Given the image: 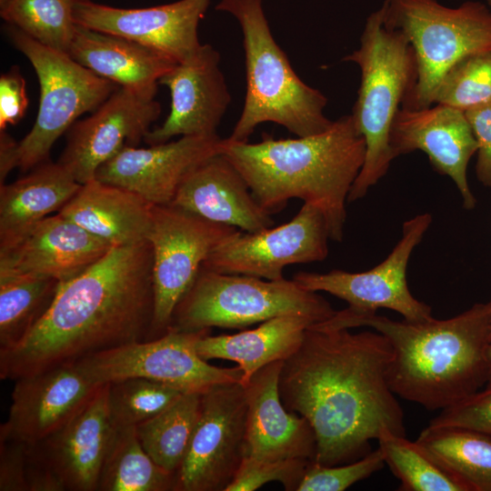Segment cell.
I'll return each instance as SVG.
<instances>
[{
  "label": "cell",
  "mask_w": 491,
  "mask_h": 491,
  "mask_svg": "<svg viewBox=\"0 0 491 491\" xmlns=\"http://www.w3.org/2000/svg\"><path fill=\"white\" fill-rule=\"evenodd\" d=\"M222 140L215 134L181 136L149 147L125 145L98 168L95 178L128 189L152 205H169L185 177L220 153Z\"/></svg>",
  "instance_id": "cell-19"
},
{
  "label": "cell",
  "mask_w": 491,
  "mask_h": 491,
  "mask_svg": "<svg viewBox=\"0 0 491 491\" xmlns=\"http://www.w3.org/2000/svg\"><path fill=\"white\" fill-rule=\"evenodd\" d=\"M169 328L163 336L90 355L75 364L95 384L145 378L184 393H203L214 386L241 382L243 372L218 367L199 356L195 342L205 331Z\"/></svg>",
  "instance_id": "cell-10"
},
{
  "label": "cell",
  "mask_w": 491,
  "mask_h": 491,
  "mask_svg": "<svg viewBox=\"0 0 491 491\" xmlns=\"http://www.w3.org/2000/svg\"><path fill=\"white\" fill-rule=\"evenodd\" d=\"M114 246L57 213L39 222L0 268L67 281L90 267Z\"/></svg>",
  "instance_id": "cell-24"
},
{
  "label": "cell",
  "mask_w": 491,
  "mask_h": 491,
  "mask_svg": "<svg viewBox=\"0 0 491 491\" xmlns=\"http://www.w3.org/2000/svg\"><path fill=\"white\" fill-rule=\"evenodd\" d=\"M237 228L209 221L173 205H153L147 241L153 251L154 317L150 339L169 328L178 303L205 260Z\"/></svg>",
  "instance_id": "cell-11"
},
{
  "label": "cell",
  "mask_w": 491,
  "mask_h": 491,
  "mask_svg": "<svg viewBox=\"0 0 491 491\" xmlns=\"http://www.w3.org/2000/svg\"><path fill=\"white\" fill-rule=\"evenodd\" d=\"M316 322L304 316L286 315L262 322L254 329L234 335L211 336L208 329L195 342L200 357L234 361L243 372L246 385L262 367L284 361L300 346L306 331Z\"/></svg>",
  "instance_id": "cell-28"
},
{
  "label": "cell",
  "mask_w": 491,
  "mask_h": 491,
  "mask_svg": "<svg viewBox=\"0 0 491 491\" xmlns=\"http://www.w3.org/2000/svg\"><path fill=\"white\" fill-rule=\"evenodd\" d=\"M366 150L351 114L313 135L276 139L264 134L256 143L226 137L220 145L265 210L272 215L288 200L301 199L323 214L329 237L336 242L343 238L346 204Z\"/></svg>",
  "instance_id": "cell-4"
},
{
  "label": "cell",
  "mask_w": 491,
  "mask_h": 491,
  "mask_svg": "<svg viewBox=\"0 0 491 491\" xmlns=\"http://www.w3.org/2000/svg\"><path fill=\"white\" fill-rule=\"evenodd\" d=\"M67 54L118 86L154 95L161 77L176 64L137 42L78 25Z\"/></svg>",
  "instance_id": "cell-27"
},
{
  "label": "cell",
  "mask_w": 491,
  "mask_h": 491,
  "mask_svg": "<svg viewBox=\"0 0 491 491\" xmlns=\"http://www.w3.org/2000/svg\"><path fill=\"white\" fill-rule=\"evenodd\" d=\"M78 0H8L0 8L2 18L38 43L67 53L77 25L74 18Z\"/></svg>",
  "instance_id": "cell-34"
},
{
  "label": "cell",
  "mask_w": 491,
  "mask_h": 491,
  "mask_svg": "<svg viewBox=\"0 0 491 491\" xmlns=\"http://www.w3.org/2000/svg\"><path fill=\"white\" fill-rule=\"evenodd\" d=\"M153 205L139 195L96 178L81 185L57 212L111 246L147 241Z\"/></svg>",
  "instance_id": "cell-25"
},
{
  "label": "cell",
  "mask_w": 491,
  "mask_h": 491,
  "mask_svg": "<svg viewBox=\"0 0 491 491\" xmlns=\"http://www.w3.org/2000/svg\"><path fill=\"white\" fill-rule=\"evenodd\" d=\"M219 63V53L211 45L202 44L161 77L159 84L170 91V111L164 123L145 136L149 145L168 142L176 135L217 134L231 102Z\"/></svg>",
  "instance_id": "cell-18"
},
{
  "label": "cell",
  "mask_w": 491,
  "mask_h": 491,
  "mask_svg": "<svg viewBox=\"0 0 491 491\" xmlns=\"http://www.w3.org/2000/svg\"><path fill=\"white\" fill-rule=\"evenodd\" d=\"M488 356H489V375H488V380H487L486 385H491V342L489 346Z\"/></svg>",
  "instance_id": "cell-44"
},
{
  "label": "cell",
  "mask_w": 491,
  "mask_h": 491,
  "mask_svg": "<svg viewBox=\"0 0 491 491\" xmlns=\"http://www.w3.org/2000/svg\"><path fill=\"white\" fill-rule=\"evenodd\" d=\"M78 1H81V0H78Z\"/></svg>",
  "instance_id": "cell-47"
},
{
  "label": "cell",
  "mask_w": 491,
  "mask_h": 491,
  "mask_svg": "<svg viewBox=\"0 0 491 491\" xmlns=\"http://www.w3.org/2000/svg\"><path fill=\"white\" fill-rule=\"evenodd\" d=\"M359 326L375 329L390 343L387 379L393 393L427 410L451 406L487 383L491 299L448 319L422 322L395 321L347 307L311 327Z\"/></svg>",
  "instance_id": "cell-3"
},
{
  "label": "cell",
  "mask_w": 491,
  "mask_h": 491,
  "mask_svg": "<svg viewBox=\"0 0 491 491\" xmlns=\"http://www.w3.org/2000/svg\"><path fill=\"white\" fill-rule=\"evenodd\" d=\"M358 65L360 85L351 115L366 141V158L347 202L364 197L395 159L390 147L394 118L417 81L414 50L398 31L384 25L380 8L366 18L358 48L344 58Z\"/></svg>",
  "instance_id": "cell-6"
},
{
  "label": "cell",
  "mask_w": 491,
  "mask_h": 491,
  "mask_svg": "<svg viewBox=\"0 0 491 491\" xmlns=\"http://www.w3.org/2000/svg\"><path fill=\"white\" fill-rule=\"evenodd\" d=\"M176 476L145 451L135 426L115 427L97 491H176Z\"/></svg>",
  "instance_id": "cell-31"
},
{
  "label": "cell",
  "mask_w": 491,
  "mask_h": 491,
  "mask_svg": "<svg viewBox=\"0 0 491 491\" xmlns=\"http://www.w3.org/2000/svg\"><path fill=\"white\" fill-rule=\"evenodd\" d=\"M390 147L395 158L416 150L426 154L435 169L453 180L464 207H475L466 172L477 143L465 111L441 104L419 109L401 106L392 124Z\"/></svg>",
  "instance_id": "cell-20"
},
{
  "label": "cell",
  "mask_w": 491,
  "mask_h": 491,
  "mask_svg": "<svg viewBox=\"0 0 491 491\" xmlns=\"http://www.w3.org/2000/svg\"><path fill=\"white\" fill-rule=\"evenodd\" d=\"M217 11L231 14L239 23L246 60V93L232 141H248L256 127L271 122L296 136L328 129L334 121L325 115L326 96L296 74L272 35L263 0H221Z\"/></svg>",
  "instance_id": "cell-5"
},
{
  "label": "cell",
  "mask_w": 491,
  "mask_h": 491,
  "mask_svg": "<svg viewBox=\"0 0 491 491\" xmlns=\"http://www.w3.org/2000/svg\"><path fill=\"white\" fill-rule=\"evenodd\" d=\"M28 106L26 84L18 66H13L0 77V131L17 124Z\"/></svg>",
  "instance_id": "cell-42"
},
{
  "label": "cell",
  "mask_w": 491,
  "mask_h": 491,
  "mask_svg": "<svg viewBox=\"0 0 491 491\" xmlns=\"http://www.w3.org/2000/svg\"><path fill=\"white\" fill-rule=\"evenodd\" d=\"M311 461L303 458L263 460L245 456L225 491H254L273 481L281 483L286 491H297Z\"/></svg>",
  "instance_id": "cell-37"
},
{
  "label": "cell",
  "mask_w": 491,
  "mask_h": 491,
  "mask_svg": "<svg viewBox=\"0 0 491 491\" xmlns=\"http://www.w3.org/2000/svg\"><path fill=\"white\" fill-rule=\"evenodd\" d=\"M211 0H178L145 8H119L77 1L76 25L119 35L154 49L179 63L202 45L197 28Z\"/></svg>",
  "instance_id": "cell-17"
},
{
  "label": "cell",
  "mask_w": 491,
  "mask_h": 491,
  "mask_svg": "<svg viewBox=\"0 0 491 491\" xmlns=\"http://www.w3.org/2000/svg\"><path fill=\"white\" fill-rule=\"evenodd\" d=\"M385 464L379 448L343 465L322 466L311 461L297 491H344L381 470Z\"/></svg>",
  "instance_id": "cell-38"
},
{
  "label": "cell",
  "mask_w": 491,
  "mask_h": 491,
  "mask_svg": "<svg viewBox=\"0 0 491 491\" xmlns=\"http://www.w3.org/2000/svg\"><path fill=\"white\" fill-rule=\"evenodd\" d=\"M487 5L491 7V0H487Z\"/></svg>",
  "instance_id": "cell-46"
},
{
  "label": "cell",
  "mask_w": 491,
  "mask_h": 491,
  "mask_svg": "<svg viewBox=\"0 0 491 491\" xmlns=\"http://www.w3.org/2000/svg\"><path fill=\"white\" fill-rule=\"evenodd\" d=\"M432 217L421 214L403 225V235L389 256L370 270L350 273L332 270L320 274L301 271L293 280L312 292H326L348 303L350 309L376 312L387 308L405 320L422 322L431 318V307L411 294L406 281L407 264L414 248L422 240Z\"/></svg>",
  "instance_id": "cell-14"
},
{
  "label": "cell",
  "mask_w": 491,
  "mask_h": 491,
  "mask_svg": "<svg viewBox=\"0 0 491 491\" xmlns=\"http://www.w3.org/2000/svg\"><path fill=\"white\" fill-rule=\"evenodd\" d=\"M60 283L0 268V350L22 341L50 308Z\"/></svg>",
  "instance_id": "cell-29"
},
{
  "label": "cell",
  "mask_w": 491,
  "mask_h": 491,
  "mask_svg": "<svg viewBox=\"0 0 491 491\" xmlns=\"http://www.w3.org/2000/svg\"><path fill=\"white\" fill-rule=\"evenodd\" d=\"M100 386L75 363L16 379L0 438L31 446L43 442L71 421Z\"/></svg>",
  "instance_id": "cell-16"
},
{
  "label": "cell",
  "mask_w": 491,
  "mask_h": 491,
  "mask_svg": "<svg viewBox=\"0 0 491 491\" xmlns=\"http://www.w3.org/2000/svg\"><path fill=\"white\" fill-rule=\"evenodd\" d=\"M8 0H0V8L5 6V5L7 3Z\"/></svg>",
  "instance_id": "cell-45"
},
{
  "label": "cell",
  "mask_w": 491,
  "mask_h": 491,
  "mask_svg": "<svg viewBox=\"0 0 491 491\" xmlns=\"http://www.w3.org/2000/svg\"><path fill=\"white\" fill-rule=\"evenodd\" d=\"M328 239L323 214L304 203L299 212L281 225L252 233L238 230L209 254L202 267L279 280L289 265L325 260Z\"/></svg>",
  "instance_id": "cell-13"
},
{
  "label": "cell",
  "mask_w": 491,
  "mask_h": 491,
  "mask_svg": "<svg viewBox=\"0 0 491 491\" xmlns=\"http://www.w3.org/2000/svg\"><path fill=\"white\" fill-rule=\"evenodd\" d=\"M335 312L317 292L302 288L293 279L267 280L201 267L176 306L169 328L181 332L240 329L286 315L307 316L317 324Z\"/></svg>",
  "instance_id": "cell-8"
},
{
  "label": "cell",
  "mask_w": 491,
  "mask_h": 491,
  "mask_svg": "<svg viewBox=\"0 0 491 491\" xmlns=\"http://www.w3.org/2000/svg\"><path fill=\"white\" fill-rule=\"evenodd\" d=\"M282 363L265 366L243 385L247 401L246 456L314 461L316 439L313 427L281 401L278 382Z\"/></svg>",
  "instance_id": "cell-22"
},
{
  "label": "cell",
  "mask_w": 491,
  "mask_h": 491,
  "mask_svg": "<svg viewBox=\"0 0 491 491\" xmlns=\"http://www.w3.org/2000/svg\"><path fill=\"white\" fill-rule=\"evenodd\" d=\"M246 424L241 382L201 393L199 417L176 473V491H225L246 455Z\"/></svg>",
  "instance_id": "cell-12"
},
{
  "label": "cell",
  "mask_w": 491,
  "mask_h": 491,
  "mask_svg": "<svg viewBox=\"0 0 491 491\" xmlns=\"http://www.w3.org/2000/svg\"><path fill=\"white\" fill-rule=\"evenodd\" d=\"M28 446L0 438V490L29 491Z\"/></svg>",
  "instance_id": "cell-40"
},
{
  "label": "cell",
  "mask_w": 491,
  "mask_h": 491,
  "mask_svg": "<svg viewBox=\"0 0 491 491\" xmlns=\"http://www.w3.org/2000/svg\"><path fill=\"white\" fill-rule=\"evenodd\" d=\"M108 383L65 426L33 445L37 458L55 476L64 491H97L114 433L108 409Z\"/></svg>",
  "instance_id": "cell-21"
},
{
  "label": "cell",
  "mask_w": 491,
  "mask_h": 491,
  "mask_svg": "<svg viewBox=\"0 0 491 491\" xmlns=\"http://www.w3.org/2000/svg\"><path fill=\"white\" fill-rule=\"evenodd\" d=\"M477 143L476 175L491 188V100L465 111Z\"/></svg>",
  "instance_id": "cell-41"
},
{
  "label": "cell",
  "mask_w": 491,
  "mask_h": 491,
  "mask_svg": "<svg viewBox=\"0 0 491 491\" xmlns=\"http://www.w3.org/2000/svg\"><path fill=\"white\" fill-rule=\"evenodd\" d=\"M16 141L5 131H0V185L5 184L8 174L15 165V145Z\"/></svg>",
  "instance_id": "cell-43"
},
{
  "label": "cell",
  "mask_w": 491,
  "mask_h": 491,
  "mask_svg": "<svg viewBox=\"0 0 491 491\" xmlns=\"http://www.w3.org/2000/svg\"><path fill=\"white\" fill-rule=\"evenodd\" d=\"M154 95L119 86L93 114L66 132L58 163L83 185L124 146H135L161 114Z\"/></svg>",
  "instance_id": "cell-15"
},
{
  "label": "cell",
  "mask_w": 491,
  "mask_h": 491,
  "mask_svg": "<svg viewBox=\"0 0 491 491\" xmlns=\"http://www.w3.org/2000/svg\"><path fill=\"white\" fill-rule=\"evenodd\" d=\"M385 463L400 480L401 491H469L416 440L384 430L377 437Z\"/></svg>",
  "instance_id": "cell-33"
},
{
  "label": "cell",
  "mask_w": 491,
  "mask_h": 491,
  "mask_svg": "<svg viewBox=\"0 0 491 491\" xmlns=\"http://www.w3.org/2000/svg\"><path fill=\"white\" fill-rule=\"evenodd\" d=\"M416 441L469 491H491V436L464 427L427 426Z\"/></svg>",
  "instance_id": "cell-30"
},
{
  "label": "cell",
  "mask_w": 491,
  "mask_h": 491,
  "mask_svg": "<svg viewBox=\"0 0 491 491\" xmlns=\"http://www.w3.org/2000/svg\"><path fill=\"white\" fill-rule=\"evenodd\" d=\"M200 393H184L154 417L135 426L138 439L161 468L176 476L200 413Z\"/></svg>",
  "instance_id": "cell-32"
},
{
  "label": "cell",
  "mask_w": 491,
  "mask_h": 491,
  "mask_svg": "<svg viewBox=\"0 0 491 491\" xmlns=\"http://www.w3.org/2000/svg\"><path fill=\"white\" fill-rule=\"evenodd\" d=\"M428 426L464 427L491 436V385L442 409Z\"/></svg>",
  "instance_id": "cell-39"
},
{
  "label": "cell",
  "mask_w": 491,
  "mask_h": 491,
  "mask_svg": "<svg viewBox=\"0 0 491 491\" xmlns=\"http://www.w3.org/2000/svg\"><path fill=\"white\" fill-rule=\"evenodd\" d=\"M169 205L243 232L274 225L272 215L259 205L243 175L221 153L195 167Z\"/></svg>",
  "instance_id": "cell-23"
},
{
  "label": "cell",
  "mask_w": 491,
  "mask_h": 491,
  "mask_svg": "<svg viewBox=\"0 0 491 491\" xmlns=\"http://www.w3.org/2000/svg\"><path fill=\"white\" fill-rule=\"evenodd\" d=\"M392 356L377 331L309 327L283 361L281 401L313 427L314 462L337 466L361 458L384 430L406 436L404 412L387 379Z\"/></svg>",
  "instance_id": "cell-1"
},
{
  "label": "cell",
  "mask_w": 491,
  "mask_h": 491,
  "mask_svg": "<svg viewBox=\"0 0 491 491\" xmlns=\"http://www.w3.org/2000/svg\"><path fill=\"white\" fill-rule=\"evenodd\" d=\"M384 25L400 32L411 45L417 81L402 107L434 105L446 71L461 58L491 50V7L466 1L448 7L437 0H384L379 7Z\"/></svg>",
  "instance_id": "cell-7"
},
{
  "label": "cell",
  "mask_w": 491,
  "mask_h": 491,
  "mask_svg": "<svg viewBox=\"0 0 491 491\" xmlns=\"http://www.w3.org/2000/svg\"><path fill=\"white\" fill-rule=\"evenodd\" d=\"M148 241L114 246L61 282L44 317L15 346L0 350V377L13 380L122 345L149 340L154 317Z\"/></svg>",
  "instance_id": "cell-2"
},
{
  "label": "cell",
  "mask_w": 491,
  "mask_h": 491,
  "mask_svg": "<svg viewBox=\"0 0 491 491\" xmlns=\"http://www.w3.org/2000/svg\"><path fill=\"white\" fill-rule=\"evenodd\" d=\"M25 176L0 185V256L28 235L50 214L59 211L81 184L58 162L46 160Z\"/></svg>",
  "instance_id": "cell-26"
},
{
  "label": "cell",
  "mask_w": 491,
  "mask_h": 491,
  "mask_svg": "<svg viewBox=\"0 0 491 491\" xmlns=\"http://www.w3.org/2000/svg\"><path fill=\"white\" fill-rule=\"evenodd\" d=\"M7 34L30 61L40 85L35 122L15 150L16 168L25 172L46 161L53 145L77 118L96 110L119 86L13 25H8Z\"/></svg>",
  "instance_id": "cell-9"
},
{
  "label": "cell",
  "mask_w": 491,
  "mask_h": 491,
  "mask_svg": "<svg viewBox=\"0 0 491 491\" xmlns=\"http://www.w3.org/2000/svg\"><path fill=\"white\" fill-rule=\"evenodd\" d=\"M108 409L115 427L136 426L154 417L184 392L145 378L108 383Z\"/></svg>",
  "instance_id": "cell-35"
},
{
  "label": "cell",
  "mask_w": 491,
  "mask_h": 491,
  "mask_svg": "<svg viewBox=\"0 0 491 491\" xmlns=\"http://www.w3.org/2000/svg\"><path fill=\"white\" fill-rule=\"evenodd\" d=\"M491 100V50L466 55L445 74L434 104L463 111Z\"/></svg>",
  "instance_id": "cell-36"
}]
</instances>
